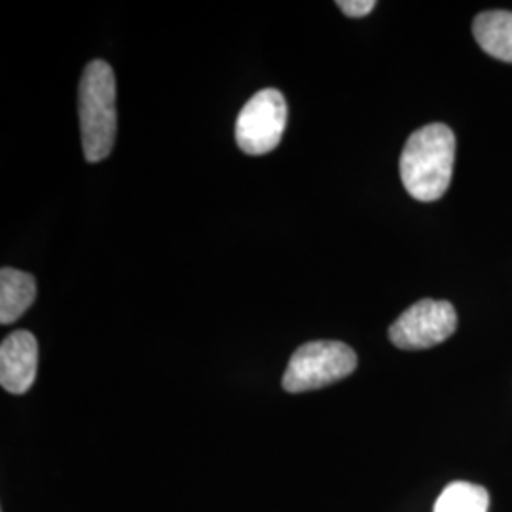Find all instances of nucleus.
<instances>
[{
  "mask_svg": "<svg viewBox=\"0 0 512 512\" xmlns=\"http://www.w3.org/2000/svg\"><path fill=\"white\" fill-rule=\"evenodd\" d=\"M473 35L486 54L512 63V12L492 10L478 14L473 23Z\"/></svg>",
  "mask_w": 512,
  "mask_h": 512,
  "instance_id": "8",
  "label": "nucleus"
},
{
  "mask_svg": "<svg viewBox=\"0 0 512 512\" xmlns=\"http://www.w3.org/2000/svg\"><path fill=\"white\" fill-rule=\"evenodd\" d=\"M357 368V355L344 342L317 340L296 349L283 376V389L306 393L336 384Z\"/></svg>",
  "mask_w": 512,
  "mask_h": 512,
  "instance_id": "3",
  "label": "nucleus"
},
{
  "mask_svg": "<svg viewBox=\"0 0 512 512\" xmlns=\"http://www.w3.org/2000/svg\"><path fill=\"white\" fill-rule=\"evenodd\" d=\"M456 135L444 124H429L414 131L401 154V181L418 202L440 200L452 183Z\"/></svg>",
  "mask_w": 512,
  "mask_h": 512,
  "instance_id": "1",
  "label": "nucleus"
},
{
  "mask_svg": "<svg viewBox=\"0 0 512 512\" xmlns=\"http://www.w3.org/2000/svg\"><path fill=\"white\" fill-rule=\"evenodd\" d=\"M78 116L82 150L88 162H101L116 139V78L109 63L92 61L78 88Z\"/></svg>",
  "mask_w": 512,
  "mask_h": 512,
  "instance_id": "2",
  "label": "nucleus"
},
{
  "mask_svg": "<svg viewBox=\"0 0 512 512\" xmlns=\"http://www.w3.org/2000/svg\"><path fill=\"white\" fill-rule=\"evenodd\" d=\"M38 368V342L29 330H16L0 346V384L14 395L27 393Z\"/></svg>",
  "mask_w": 512,
  "mask_h": 512,
  "instance_id": "6",
  "label": "nucleus"
},
{
  "mask_svg": "<svg viewBox=\"0 0 512 512\" xmlns=\"http://www.w3.org/2000/svg\"><path fill=\"white\" fill-rule=\"evenodd\" d=\"M37 298L35 277L14 268L0 270V323L12 325Z\"/></svg>",
  "mask_w": 512,
  "mask_h": 512,
  "instance_id": "7",
  "label": "nucleus"
},
{
  "mask_svg": "<svg viewBox=\"0 0 512 512\" xmlns=\"http://www.w3.org/2000/svg\"><path fill=\"white\" fill-rule=\"evenodd\" d=\"M287 126V101L274 88L253 95L241 109L236 122V143L249 156L272 152Z\"/></svg>",
  "mask_w": 512,
  "mask_h": 512,
  "instance_id": "4",
  "label": "nucleus"
},
{
  "mask_svg": "<svg viewBox=\"0 0 512 512\" xmlns=\"http://www.w3.org/2000/svg\"><path fill=\"white\" fill-rule=\"evenodd\" d=\"M336 4L349 18H365L376 8L374 0H340Z\"/></svg>",
  "mask_w": 512,
  "mask_h": 512,
  "instance_id": "10",
  "label": "nucleus"
},
{
  "mask_svg": "<svg viewBox=\"0 0 512 512\" xmlns=\"http://www.w3.org/2000/svg\"><path fill=\"white\" fill-rule=\"evenodd\" d=\"M488 490L465 480L452 482L439 495L433 512H488Z\"/></svg>",
  "mask_w": 512,
  "mask_h": 512,
  "instance_id": "9",
  "label": "nucleus"
},
{
  "mask_svg": "<svg viewBox=\"0 0 512 512\" xmlns=\"http://www.w3.org/2000/svg\"><path fill=\"white\" fill-rule=\"evenodd\" d=\"M456 329V308L446 300L425 298L403 311V315L389 327V338L399 349L418 351L439 346Z\"/></svg>",
  "mask_w": 512,
  "mask_h": 512,
  "instance_id": "5",
  "label": "nucleus"
}]
</instances>
